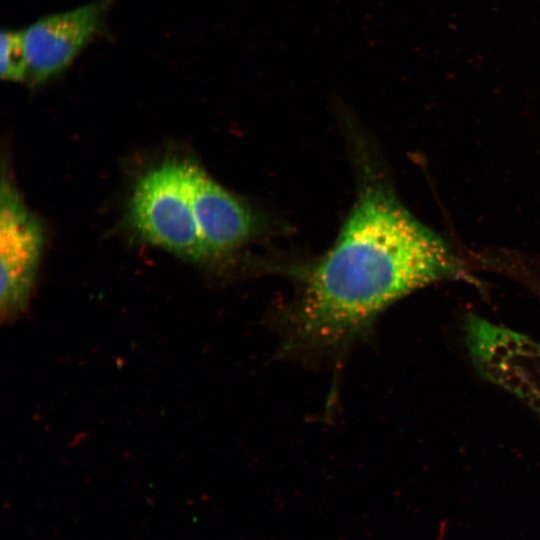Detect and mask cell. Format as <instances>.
Masks as SVG:
<instances>
[{
  "label": "cell",
  "mask_w": 540,
  "mask_h": 540,
  "mask_svg": "<svg viewBox=\"0 0 540 540\" xmlns=\"http://www.w3.org/2000/svg\"><path fill=\"white\" fill-rule=\"evenodd\" d=\"M460 270L446 242L366 169L337 240L286 312L287 346L342 354L394 302Z\"/></svg>",
  "instance_id": "6da1fadb"
},
{
  "label": "cell",
  "mask_w": 540,
  "mask_h": 540,
  "mask_svg": "<svg viewBox=\"0 0 540 540\" xmlns=\"http://www.w3.org/2000/svg\"><path fill=\"white\" fill-rule=\"evenodd\" d=\"M129 216L150 243L191 261L210 258L194 215L187 160L167 161L146 173L133 191Z\"/></svg>",
  "instance_id": "7a4b0ae2"
},
{
  "label": "cell",
  "mask_w": 540,
  "mask_h": 540,
  "mask_svg": "<svg viewBox=\"0 0 540 540\" xmlns=\"http://www.w3.org/2000/svg\"><path fill=\"white\" fill-rule=\"evenodd\" d=\"M466 342L476 368L485 378L540 414L539 343L477 316L467 319Z\"/></svg>",
  "instance_id": "3957f363"
},
{
  "label": "cell",
  "mask_w": 540,
  "mask_h": 540,
  "mask_svg": "<svg viewBox=\"0 0 540 540\" xmlns=\"http://www.w3.org/2000/svg\"><path fill=\"white\" fill-rule=\"evenodd\" d=\"M42 231L16 191L2 183L0 214L1 313L7 318L26 304L42 251Z\"/></svg>",
  "instance_id": "277c9868"
},
{
  "label": "cell",
  "mask_w": 540,
  "mask_h": 540,
  "mask_svg": "<svg viewBox=\"0 0 540 540\" xmlns=\"http://www.w3.org/2000/svg\"><path fill=\"white\" fill-rule=\"evenodd\" d=\"M111 0L41 18L23 30L28 78L41 83L67 68L94 36Z\"/></svg>",
  "instance_id": "5b68a950"
},
{
  "label": "cell",
  "mask_w": 540,
  "mask_h": 540,
  "mask_svg": "<svg viewBox=\"0 0 540 540\" xmlns=\"http://www.w3.org/2000/svg\"><path fill=\"white\" fill-rule=\"evenodd\" d=\"M187 174L196 223L210 258L232 252L257 235L261 221L252 207L188 160Z\"/></svg>",
  "instance_id": "8992f818"
},
{
  "label": "cell",
  "mask_w": 540,
  "mask_h": 540,
  "mask_svg": "<svg viewBox=\"0 0 540 540\" xmlns=\"http://www.w3.org/2000/svg\"><path fill=\"white\" fill-rule=\"evenodd\" d=\"M0 74L3 80L20 82L28 78L23 30L2 31L0 38Z\"/></svg>",
  "instance_id": "52a82bcc"
}]
</instances>
